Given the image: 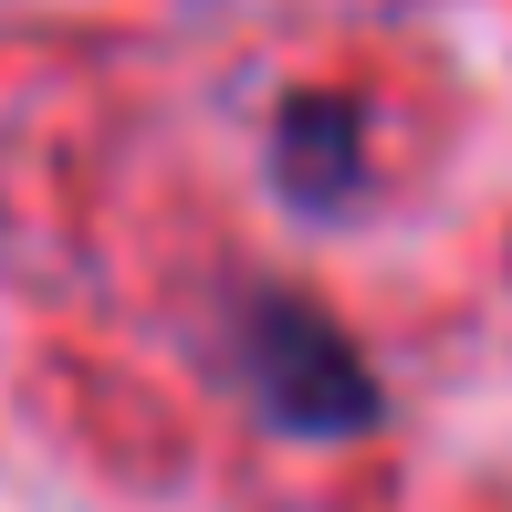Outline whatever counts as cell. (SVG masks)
I'll use <instances>...</instances> for the list:
<instances>
[{"instance_id": "cell-1", "label": "cell", "mask_w": 512, "mask_h": 512, "mask_svg": "<svg viewBox=\"0 0 512 512\" xmlns=\"http://www.w3.org/2000/svg\"><path fill=\"white\" fill-rule=\"evenodd\" d=\"M251 377H262V408L283 429H366L377 418V377L304 304H251Z\"/></svg>"}, {"instance_id": "cell-2", "label": "cell", "mask_w": 512, "mask_h": 512, "mask_svg": "<svg viewBox=\"0 0 512 512\" xmlns=\"http://www.w3.org/2000/svg\"><path fill=\"white\" fill-rule=\"evenodd\" d=\"M272 168H283V199L345 209V189H356V105L304 95V105L283 115V136H272Z\"/></svg>"}]
</instances>
